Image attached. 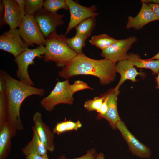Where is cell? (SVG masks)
Wrapping results in <instances>:
<instances>
[{"label":"cell","instance_id":"30","mask_svg":"<svg viewBox=\"0 0 159 159\" xmlns=\"http://www.w3.org/2000/svg\"><path fill=\"white\" fill-rule=\"evenodd\" d=\"M25 159H49V158L47 154L44 155L31 154L25 156Z\"/></svg>","mask_w":159,"mask_h":159},{"label":"cell","instance_id":"5","mask_svg":"<svg viewBox=\"0 0 159 159\" xmlns=\"http://www.w3.org/2000/svg\"><path fill=\"white\" fill-rule=\"evenodd\" d=\"M45 52V47L42 45L33 49L28 48L15 57L14 61L17 66L16 76L19 80L27 85H34L29 75L28 68L30 65L34 64L35 58L42 57Z\"/></svg>","mask_w":159,"mask_h":159},{"label":"cell","instance_id":"37","mask_svg":"<svg viewBox=\"0 0 159 159\" xmlns=\"http://www.w3.org/2000/svg\"><path fill=\"white\" fill-rule=\"evenodd\" d=\"M158 74V75L156 78V82L157 83V86L156 88L159 90V73Z\"/></svg>","mask_w":159,"mask_h":159},{"label":"cell","instance_id":"25","mask_svg":"<svg viewBox=\"0 0 159 159\" xmlns=\"http://www.w3.org/2000/svg\"><path fill=\"white\" fill-rule=\"evenodd\" d=\"M8 121V108L5 88L0 89V126Z\"/></svg>","mask_w":159,"mask_h":159},{"label":"cell","instance_id":"34","mask_svg":"<svg viewBox=\"0 0 159 159\" xmlns=\"http://www.w3.org/2000/svg\"><path fill=\"white\" fill-rule=\"evenodd\" d=\"M142 2L146 3H152L159 4V0H141Z\"/></svg>","mask_w":159,"mask_h":159},{"label":"cell","instance_id":"15","mask_svg":"<svg viewBox=\"0 0 159 159\" xmlns=\"http://www.w3.org/2000/svg\"><path fill=\"white\" fill-rule=\"evenodd\" d=\"M17 130L8 121L0 126V159H6L11 147V140Z\"/></svg>","mask_w":159,"mask_h":159},{"label":"cell","instance_id":"8","mask_svg":"<svg viewBox=\"0 0 159 159\" xmlns=\"http://www.w3.org/2000/svg\"><path fill=\"white\" fill-rule=\"evenodd\" d=\"M21 36L19 29H10L0 36V49L7 52L16 57L29 46Z\"/></svg>","mask_w":159,"mask_h":159},{"label":"cell","instance_id":"12","mask_svg":"<svg viewBox=\"0 0 159 159\" xmlns=\"http://www.w3.org/2000/svg\"><path fill=\"white\" fill-rule=\"evenodd\" d=\"M32 120L37 133L41 141L48 151L54 150V133L44 122L40 112H36L33 115Z\"/></svg>","mask_w":159,"mask_h":159},{"label":"cell","instance_id":"17","mask_svg":"<svg viewBox=\"0 0 159 159\" xmlns=\"http://www.w3.org/2000/svg\"><path fill=\"white\" fill-rule=\"evenodd\" d=\"M119 93L115 92L114 89L108 93V110L106 113L100 118L106 120L113 129L116 128L117 123L121 120L117 108V96Z\"/></svg>","mask_w":159,"mask_h":159},{"label":"cell","instance_id":"11","mask_svg":"<svg viewBox=\"0 0 159 159\" xmlns=\"http://www.w3.org/2000/svg\"><path fill=\"white\" fill-rule=\"evenodd\" d=\"M116 128L120 132L127 143L130 151L134 155L143 158H149L151 155L149 148L138 140L129 130L121 120L117 123Z\"/></svg>","mask_w":159,"mask_h":159},{"label":"cell","instance_id":"21","mask_svg":"<svg viewBox=\"0 0 159 159\" xmlns=\"http://www.w3.org/2000/svg\"><path fill=\"white\" fill-rule=\"evenodd\" d=\"M117 40L107 34H102L93 36L89 42L102 50L110 46Z\"/></svg>","mask_w":159,"mask_h":159},{"label":"cell","instance_id":"35","mask_svg":"<svg viewBox=\"0 0 159 159\" xmlns=\"http://www.w3.org/2000/svg\"><path fill=\"white\" fill-rule=\"evenodd\" d=\"M94 159H105L104 155L102 153L96 154Z\"/></svg>","mask_w":159,"mask_h":159},{"label":"cell","instance_id":"26","mask_svg":"<svg viewBox=\"0 0 159 159\" xmlns=\"http://www.w3.org/2000/svg\"><path fill=\"white\" fill-rule=\"evenodd\" d=\"M24 11L25 15L33 16L42 8L43 0H25Z\"/></svg>","mask_w":159,"mask_h":159},{"label":"cell","instance_id":"14","mask_svg":"<svg viewBox=\"0 0 159 159\" xmlns=\"http://www.w3.org/2000/svg\"><path fill=\"white\" fill-rule=\"evenodd\" d=\"M5 8L4 23L8 24L10 29L19 27L25 15L15 0H2Z\"/></svg>","mask_w":159,"mask_h":159},{"label":"cell","instance_id":"31","mask_svg":"<svg viewBox=\"0 0 159 159\" xmlns=\"http://www.w3.org/2000/svg\"><path fill=\"white\" fill-rule=\"evenodd\" d=\"M147 4L153 9L158 20H159V4L152 3Z\"/></svg>","mask_w":159,"mask_h":159},{"label":"cell","instance_id":"27","mask_svg":"<svg viewBox=\"0 0 159 159\" xmlns=\"http://www.w3.org/2000/svg\"><path fill=\"white\" fill-rule=\"evenodd\" d=\"M107 94L102 95L100 97H96L92 100H87L85 102L84 106L88 111L98 110L102 106Z\"/></svg>","mask_w":159,"mask_h":159},{"label":"cell","instance_id":"20","mask_svg":"<svg viewBox=\"0 0 159 159\" xmlns=\"http://www.w3.org/2000/svg\"><path fill=\"white\" fill-rule=\"evenodd\" d=\"M82 126V123L79 120L74 122L70 120H67L65 118L64 121L57 122L52 129V131L54 134L60 135L68 131H77Z\"/></svg>","mask_w":159,"mask_h":159},{"label":"cell","instance_id":"16","mask_svg":"<svg viewBox=\"0 0 159 159\" xmlns=\"http://www.w3.org/2000/svg\"><path fill=\"white\" fill-rule=\"evenodd\" d=\"M134 66L127 59L120 61L116 65V72L119 73L121 77L118 83L114 88L116 92L119 93L120 87L126 80H129L135 82L137 81L136 78L137 76H143L144 74L138 72Z\"/></svg>","mask_w":159,"mask_h":159},{"label":"cell","instance_id":"9","mask_svg":"<svg viewBox=\"0 0 159 159\" xmlns=\"http://www.w3.org/2000/svg\"><path fill=\"white\" fill-rule=\"evenodd\" d=\"M39 27L44 37L47 38L56 32L57 27L63 24L64 15L48 11L43 8L34 15Z\"/></svg>","mask_w":159,"mask_h":159},{"label":"cell","instance_id":"28","mask_svg":"<svg viewBox=\"0 0 159 159\" xmlns=\"http://www.w3.org/2000/svg\"><path fill=\"white\" fill-rule=\"evenodd\" d=\"M96 154L95 150L94 148H91L85 155L78 158L69 159L66 158L65 155H60L58 159H94Z\"/></svg>","mask_w":159,"mask_h":159},{"label":"cell","instance_id":"10","mask_svg":"<svg viewBox=\"0 0 159 159\" xmlns=\"http://www.w3.org/2000/svg\"><path fill=\"white\" fill-rule=\"evenodd\" d=\"M66 1L69 10L70 18L65 34V35L83 20L91 17H95L98 14L95 12L97 10L95 6L87 7L73 0Z\"/></svg>","mask_w":159,"mask_h":159},{"label":"cell","instance_id":"7","mask_svg":"<svg viewBox=\"0 0 159 159\" xmlns=\"http://www.w3.org/2000/svg\"><path fill=\"white\" fill-rule=\"evenodd\" d=\"M137 39L134 36L125 39L117 40L109 47L102 50L101 56L115 63L127 59V52Z\"/></svg>","mask_w":159,"mask_h":159},{"label":"cell","instance_id":"32","mask_svg":"<svg viewBox=\"0 0 159 159\" xmlns=\"http://www.w3.org/2000/svg\"><path fill=\"white\" fill-rule=\"evenodd\" d=\"M0 25H2L4 24L3 19L5 13V8L2 0L0 1Z\"/></svg>","mask_w":159,"mask_h":159},{"label":"cell","instance_id":"29","mask_svg":"<svg viewBox=\"0 0 159 159\" xmlns=\"http://www.w3.org/2000/svg\"><path fill=\"white\" fill-rule=\"evenodd\" d=\"M108 110V97L107 94L105 99L102 106L100 109L97 112L98 113V118L105 115L107 112Z\"/></svg>","mask_w":159,"mask_h":159},{"label":"cell","instance_id":"33","mask_svg":"<svg viewBox=\"0 0 159 159\" xmlns=\"http://www.w3.org/2000/svg\"><path fill=\"white\" fill-rule=\"evenodd\" d=\"M18 5L22 13L25 15L24 8L25 4V0H15Z\"/></svg>","mask_w":159,"mask_h":159},{"label":"cell","instance_id":"2","mask_svg":"<svg viewBox=\"0 0 159 159\" xmlns=\"http://www.w3.org/2000/svg\"><path fill=\"white\" fill-rule=\"evenodd\" d=\"M5 83L8 108V121L18 131L24 128L20 117L21 106L23 101L32 95L43 96L45 90L25 84L12 77L6 71L1 70Z\"/></svg>","mask_w":159,"mask_h":159},{"label":"cell","instance_id":"22","mask_svg":"<svg viewBox=\"0 0 159 159\" xmlns=\"http://www.w3.org/2000/svg\"><path fill=\"white\" fill-rule=\"evenodd\" d=\"M88 37L84 35L76 34L72 38H67L66 42L69 47L77 54L83 53L82 49L85 45Z\"/></svg>","mask_w":159,"mask_h":159},{"label":"cell","instance_id":"6","mask_svg":"<svg viewBox=\"0 0 159 159\" xmlns=\"http://www.w3.org/2000/svg\"><path fill=\"white\" fill-rule=\"evenodd\" d=\"M19 27L22 39L29 46H33L34 44L45 46L46 39L33 16L25 15Z\"/></svg>","mask_w":159,"mask_h":159},{"label":"cell","instance_id":"19","mask_svg":"<svg viewBox=\"0 0 159 159\" xmlns=\"http://www.w3.org/2000/svg\"><path fill=\"white\" fill-rule=\"evenodd\" d=\"M131 63L136 67L150 69L153 74L158 73L159 71V60L144 59H141L137 54L130 53L128 54L127 59Z\"/></svg>","mask_w":159,"mask_h":159},{"label":"cell","instance_id":"13","mask_svg":"<svg viewBox=\"0 0 159 159\" xmlns=\"http://www.w3.org/2000/svg\"><path fill=\"white\" fill-rule=\"evenodd\" d=\"M158 19L151 7L147 4L142 2L141 9L135 17L129 16L126 26L127 29L139 30L147 24Z\"/></svg>","mask_w":159,"mask_h":159},{"label":"cell","instance_id":"4","mask_svg":"<svg viewBox=\"0 0 159 159\" xmlns=\"http://www.w3.org/2000/svg\"><path fill=\"white\" fill-rule=\"evenodd\" d=\"M66 35H58L56 32L46 39L44 55L45 62L53 61L57 67L63 68L77 55L67 45Z\"/></svg>","mask_w":159,"mask_h":159},{"label":"cell","instance_id":"3","mask_svg":"<svg viewBox=\"0 0 159 159\" xmlns=\"http://www.w3.org/2000/svg\"><path fill=\"white\" fill-rule=\"evenodd\" d=\"M86 89H93L81 80H77L72 85L70 84L68 79L62 81H58L49 95L41 101V105L46 111L50 112L58 104L72 105L73 102V94Z\"/></svg>","mask_w":159,"mask_h":159},{"label":"cell","instance_id":"18","mask_svg":"<svg viewBox=\"0 0 159 159\" xmlns=\"http://www.w3.org/2000/svg\"><path fill=\"white\" fill-rule=\"evenodd\" d=\"M32 140L22 149L25 156L31 154L44 155L47 154L48 150L40 140L34 126L32 127Z\"/></svg>","mask_w":159,"mask_h":159},{"label":"cell","instance_id":"36","mask_svg":"<svg viewBox=\"0 0 159 159\" xmlns=\"http://www.w3.org/2000/svg\"><path fill=\"white\" fill-rule=\"evenodd\" d=\"M156 59L159 60V52L156 54L154 55L152 57L149 59Z\"/></svg>","mask_w":159,"mask_h":159},{"label":"cell","instance_id":"24","mask_svg":"<svg viewBox=\"0 0 159 159\" xmlns=\"http://www.w3.org/2000/svg\"><path fill=\"white\" fill-rule=\"evenodd\" d=\"M43 6L46 11L53 13H57L61 9L69 10L66 0H46L44 1Z\"/></svg>","mask_w":159,"mask_h":159},{"label":"cell","instance_id":"23","mask_svg":"<svg viewBox=\"0 0 159 159\" xmlns=\"http://www.w3.org/2000/svg\"><path fill=\"white\" fill-rule=\"evenodd\" d=\"M96 25L95 17L86 19L79 23L75 27L76 34L89 37Z\"/></svg>","mask_w":159,"mask_h":159},{"label":"cell","instance_id":"1","mask_svg":"<svg viewBox=\"0 0 159 159\" xmlns=\"http://www.w3.org/2000/svg\"><path fill=\"white\" fill-rule=\"evenodd\" d=\"M115 63L108 59H93L83 53L71 60L59 72L58 75L66 80L78 75H91L98 78L101 84L107 85L115 79Z\"/></svg>","mask_w":159,"mask_h":159}]
</instances>
